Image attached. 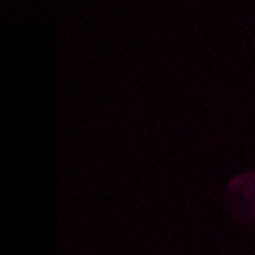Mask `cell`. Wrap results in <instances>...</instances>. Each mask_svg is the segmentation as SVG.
<instances>
[{
  "instance_id": "6da1fadb",
  "label": "cell",
  "mask_w": 255,
  "mask_h": 255,
  "mask_svg": "<svg viewBox=\"0 0 255 255\" xmlns=\"http://www.w3.org/2000/svg\"><path fill=\"white\" fill-rule=\"evenodd\" d=\"M226 200L235 221L255 226V170L238 173L231 179Z\"/></svg>"
}]
</instances>
